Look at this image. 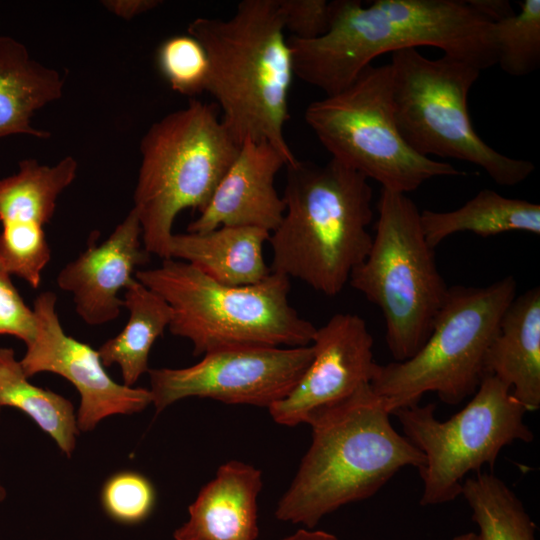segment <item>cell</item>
Masks as SVG:
<instances>
[{"mask_svg": "<svg viewBox=\"0 0 540 540\" xmlns=\"http://www.w3.org/2000/svg\"><path fill=\"white\" fill-rule=\"evenodd\" d=\"M452 540H478V538L476 533L467 532L453 537Z\"/></svg>", "mask_w": 540, "mask_h": 540, "instance_id": "cell-34", "label": "cell"}, {"mask_svg": "<svg viewBox=\"0 0 540 540\" xmlns=\"http://www.w3.org/2000/svg\"><path fill=\"white\" fill-rule=\"evenodd\" d=\"M305 121L333 159L382 189L407 194L435 177L465 175L404 141L394 115L390 64H370L343 90L311 102Z\"/></svg>", "mask_w": 540, "mask_h": 540, "instance_id": "cell-10", "label": "cell"}, {"mask_svg": "<svg viewBox=\"0 0 540 540\" xmlns=\"http://www.w3.org/2000/svg\"><path fill=\"white\" fill-rule=\"evenodd\" d=\"M485 374L507 384L528 411L540 408V288L515 297L488 348Z\"/></svg>", "mask_w": 540, "mask_h": 540, "instance_id": "cell-19", "label": "cell"}, {"mask_svg": "<svg viewBox=\"0 0 540 540\" xmlns=\"http://www.w3.org/2000/svg\"><path fill=\"white\" fill-rule=\"evenodd\" d=\"M390 66L396 124L416 153L477 165L502 186L531 175L532 162L499 153L473 128L467 98L480 76L477 67L444 54L429 59L416 48L393 52Z\"/></svg>", "mask_w": 540, "mask_h": 540, "instance_id": "cell-9", "label": "cell"}, {"mask_svg": "<svg viewBox=\"0 0 540 540\" xmlns=\"http://www.w3.org/2000/svg\"><path fill=\"white\" fill-rule=\"evenodd\" d=\"M160 4L157 0H109L102 1V5L110 12L130 20L137 15L148 12Z\"/></svg>", "mask_w": 540, "mask_h": 540, "instance_id": "cell-32", "label": "cell"}, {"mask_svg": "<svg viewBox=\"0 0 540 540\" xmlns=\"http://www.w3.org/2000/svg\"><path fill=\"white\" fill-rule=\"evenodd\" d=\"M36 322L14 286L11 275L0 268V335H10L28 344L34 337Z\"/></svg>", "mask_w": 540, "mask_h": 540, "instance_id": "cell-30", "label": "cell"}, {"mask_svg": "<svg viewBox=\"0 0 540 540\" xmlns=\"http://www.w3.org/2000/svg\"><path fill=\"white\" fill-rule=\"evenodd\" d=\"M330 4L328 31L315 39L288 37L293 72L307 84L335 94L378 56L433 46L480 71L497 64L493 24L461 0H357Z\"/></svg>", "mask_w": 540, "mask_h": 540, "instance_id": "cell-1", "label": "cell"}, {"mask_svg": "<svg viewBox=\"0 0 540 540\" xmlns=\"http://www.w3.org/2000/svg\"><path fill=\"white\" fill-rule=\"evenodd\" d=\"M124 306L129 311L126 326L97 350L104 367L117 364L123 384L129 387L149 371L148 359L154 342L172 319L169 304L136 278L125 289Z\"/></svg>", "mask_w": 540, "mask_h": 540, "instance_id": "cell-23", "label": "cell"}, {"mask_svg": "<svg viewBox=\"0 0 540 540\" xmlns=\"http://www.w3.org/2000/svg\"><path fill=\"white\" fill-rule=\"evenodd\" d=\"M281 540H339L334 534L323 530L301 528Z\"/></svg>", "mask_w": 540, "mask_h": 540, "instance_id": "cell-33", "label": "cell"}, {"mask_svg": "<svg viewBox=\"0 0 540 540\" xmlns=\"http://www.w3.org/2000/svg\"><path fill=\"white\" fill-rule=\"evenodd\" d=\"M262 485V473L254 466L237 460L222 464L189 506V518L174 539L256 540Z\"/></svg>", "mask_w": 540, "mask_h": 540, "instance_id": "cell-18", "label": "cell"}, {"mask_svg": "<svg viewBox=\"0 0 540 540\" xmlns=\"http://www.w3.org/2000/svg\"><path fill=\"white\" fill-rule=\"evenodd\" d=\"M514 277L490 285L449 287L423 346L411 358L377 364L370 382L387 410L419 404L427 392L456 405L472 396L485 376L488 348L516 297Z\"/></svg>", "mask_w": 540, "mask_h": 540, "instance_id": "cell-7", "label": "cell"}, {"mask_svg": "<svg viewBox=\"0 0 540 540\" xmlns=\"http://www.w3.org/2000/svg\"><path fill=\"white\" fill-rule=\"evenodd\" d=\"M150 260L142 230L132 208L100 244L91 243L57 275V285L72 294L75 310L90 326L117 319L124 302L118 294L135 280L139 266Z\"/></svg>", "mask_w": 540, "mask_h": 540, "instance_id": "cell-16", "label": "cell"}, {"mask_svg": "<svg viewBox=\"0 0 540 540\" xmlns=\"http://www.w3.org/2000/svg\"><path fill=\"white\" fill-rule=\"evenodd\" d=\"M1 406H0V411H1ZM6 490L5 488L3 487V485L0 483V502H2L5 498H6Z\"/></svg>", "mask_w": 540, "mask_h": 540, "instance_id": "cell-35", "label": "cell"}, {"mask_svg": "<svg viewBox=\"0 0 540 540\" xmlns=\"http://www.w3.org/2000/svg\"><path fill=\"white\" fill-rule=\"evenodd\" d=\"M521 10L493 24L497 64L515 77L540 66V0H525Z\"/></svg>", "mask_w": 540, "mask_h": 540, "instance_id": "cell-26", "label": "cell"}, {"mask_svg": "<svg viewBox=\"0 0 540 540\" xmlns=\"http://www.w3.org/2000/svg\"><path fill=\"white\" fill-rule=\"evenodd\" d=\"M285 160L267 141L245 140L233 163L217 185L206 207L188 232H205L220 226H249L274 231L285 203L274 180Z\"/></svg>", "mask_w": 540, "mask_h": 540, "instance_id": "cell-17", "label": "cell"}, {"mask_svg": "<svg viewBox=\"0 0 540 540\" xmlns=\"http://www.w3.org/2000/svg\"><path fill=\"white\" fill-rule=\"evenodd\" d=\"M62 75L31 57L18 40L0 34V138L29 135L47 139L50 132L34 128V113L61 98Z\"/></svg>", "mask_w": 540, "mask_h": 540, "instance_id": "cell-21", "label": "cell"}, {"mask_svg": "<svg viewBox=\"0 0 540 540\" xmlns=\"http://www.w3.org/2000/svg\"><path fill=\"white\" fill-rule=\"evenodd\" d=\"M187 31L207 53L205 92L234 140L267 141L295 164L284 136L293 62L278 0H243L231 17H198Z\"/></svg>", "mask_w": 540, "mask_h": 540, "instance_id": "cell-3", "label": "cell"}, {"mask_svg": "<svg viewBox=\"0 0 540 540\" xmlns=\"http://www.w3.org/2000/svg\"><path fill=\"white\" fill-rule=\"evenodd\" d=\"M72 156L53 166L35 159L19 163L16 173L0 179V268L39 287L51 258L44 226L54 215L59 195L74 181Z\"/></svg>", "mask_w": 540, "mask_h": 540, "instance_id": "cell-14", "label": "cell"}, {"mask_svg": "<svg viewBox=\"0 0 540 540\" xmlns=\"http://www.w3.org/2000/svg\"><path fill=\"white\" fill-rule=\"evenodd\" d=\"M0 406L21 410L70 456L78 427L74 407L65 397L33 385L12 348L0 347Z\"/></svg>", "mask_w": 540, "mask_h": 540, "instance_id": "cell-24", "label": "cell"}, {"mask_svg": "<svg viewBox=\"0 0 540 540\" xmlns=\"http://www.w3.org/2000/svg\"><path fill=\"white\" fill-rule=\"evenodd\" d=\"M239 147L217 105L196 99L151 125L140 143L142 159L133 196L142 243L150 255L170 258L177 215L206 207Z\"/></svg>", "mask_w": 540, "mask_h": 540, "instance_id": "cell-6", "label": "cell"}, {"mask_svg": "<svg viewBox=\"0 0 540 540\" xmlns=\"http://www.w3.org/2000/svg\"><path fill=\"white\" fill-rule=\"evenodd\" d=\"M286 169L285 212L268 239L271 272L336 296L370 250L372 188L333 158L323 165L298 160Z\"/></svg>", "mask_w": 540, "mask_h": 540, "instance_id": "cell-4", "label": "cell"}, {"mask_svg": "<svg viewBox=\"0 0 540 540\" xmlns=\"http://www.w3.org/2000/svg\"><path fill=\"white\" fill-rule=\"evenodd\" d=\"M135 278L171 307L169 331L191 341L195 356L238 347H301L316 327L289 303L290 279L271 272L246 286L221 284L194 265L163 259Z\"/></svg>", "mask_w": 540, "mask_h": 540, "instance_id": "cell-5", "label": "cell"}, {"mask_svg": "<svg viewBox=\"0 0 540 540\" xmlns=\"http://www.w3.org/2000/svg\"><path fill=\"white\" fill-rule=\"evenodd\" d=\"M313 359L291 392L268 408L281 425L306 423L371 382L377 363L373 338L363 318L351 313L333 315L316 328Z\"/></svg>", "mask_w": 540, "mask_h": 540, "instance_id": "cell-15", "label": "cell"}, {"mask_svg": "<svg viewBox=\"0 0 540 540\" xmlns=\"http://www.w3.org/2000/svg\"><path fill=\"white\" fill-rule=\"evenodd\" d=\"M270 232L249 226H220L205 232L172 235L170 258L188 262L213 280L228 286H246L265 279L263 247Z\"/></svg>", "mask_w": 540, "mask_h": 540, "instance_id": "cell-20", "label": "cell"}, {"mask_svg": "<svg viewBox=\"0 0 540 540\" xmlns=\"http://www.w3.org/2000/svg\"><path fill=\"white\" fill-rule=\"evenodd\" d=\"M461 495L478 527V540H536V526L524 505L492 472L464 479Z\"/></svg>", "mask_w": 540, "mask_h": 540, "instance_id": "cell-25", "label": "cell"}, {"mask_svg": "<svg viewBox=\"0 0 540 540\" xmlns=\"http://www.w3.org/2000/svg\"><path fill=\"white\" fill-rule=\"evenodd\" d=\"M278 4L291 36L311 40L328 31L330 4L326 0H278Z\"/></svg>", "mask_w": 540, "mask_h": 540, "instance_id": "cell-29", "label": "cell"}, {"mask_svg": "<svg viewBox=\"0 0 540 540\" xmlns=\"http://www.w3.org/2000/svg\"><path fill=\"white\" fill-rule=\"evenodd\" d=\"M56 301L54 292L45 291L33 303L36 331L20 360L26 376L51 372L71 382L81 397L76 421L83 432L93 430L106 417L138 413L152 404L149 389L114 381L98 351L64 331Z\"/></svg>", "mask_w": 540, "mask_h": 540, "instance_id": "cell-13", "label": "cell"}, {"mask_svg": "<svg viewBox=\"0 0 540 540\" xmlns=\"http://www.w3.org/2000/svg\"><path fill=\"white\" fill-rule=\"evenodd\" d=\"M106 514L122 524H137L149 517L156 501L151 481L135 471H120L109 477L101 490Z\"/></svg>", "mask_w": 540, "mask_h": 540, "instance_id": "cell-28", "label": "cell"}, {"mask_svg": "<svg viewBox=\"0 0 540 540\" xmlns=\"http://www.w3.org/2000/svg\"><path fill=\"white\" fill-rule=\"evenodd\" d=\"M350 285L379 307L394 361L411 358L429 337L449 287L407 194L381 189L376 232Z\"/></svg>", "mask_w": 540, "mask_h": 540, "instance_id": "cell-8", "label": "cell"}, {"mask_svg": "<svg viewBox=\"0 0 540 540\" xmlns=\"http://www.w3.org/2000/svg\"><path fill=\"white\" fill-rule=\"evenodd\" d=\"M301 347H238L204 354L184 368L149 369L152 404L159 413L187 397L269 408L296 386L313 359Z\"/></svg>", "mask_w": 540, "mask_h": 540, "instance_id": "cell-12", "label": "cell"}, {"mask_svg": "<svg viewBox=\"0 0 540 540\" xmlns=\"http://www.w3.org/2000/svg\"><path fill=\"white\" fill-rule=\"evenodd\" d=\"M467 5L491 24L515 14L507 0H467Z\"/></svg>", "mask_w": 540, "mask_h": 540, "instance_id": "cell-31", "label": "cell"}, {"mask_svg": "<svg viewBox=\"0 0 540 540\" xmlns=\"http://www.w3.org/2000/svg\"><path fill=\"white\" fill-rule=\"evenodd\" d=\"M527 410L510 387L485 374L471 400L446 421L435 416V404L396 410L406 439L424 456L419 469L423 482L422 506L453 501L461 495L465 476L493 466L500 451L514 441L531 442L525 424Z\"/></svg>", "mask_w": 540, "mask_h": 540, "instance_id": "cell-11", "label": "cell"}, {"mask_svg": "<svg viewBox=\"0 0 540 540\" xmlns=\"http://www.w3.org/2000/svg\"><path fill=\"white\" fill-rule=\"evenodd\" d=\"M390 415L370 383L315 414L308 422L311 445L276 518L315 528L340 507L373 496L402 468L419 470L423 454L395 430Z\"/></svg>", "mask_w": 540, "mask_h": 540, "instance_id": "cell-2", "label": "cell"}, {"mask_svg": "<svg viewBox=\"0 0 540 540\" xmlns=\"http://www.w3.org/2000/svg\"><path fill=\"white\" fill-rule=\"evenodd\" d=\"M156 61L160 73L174 91L187 96L206 91L209 59L202 44L193 36L167 38L158 47Z\"/></svg>", "mask_w": 540, "mask_h": 540, "instance_id": "cell-27", "label": "cell"}, {"mask_svg": "<svg viewBox=\"0 0 540 540\" xmlns=\"http://www.w3.org/2000/svg\"><path fill=\"white\" fill-rule=\"evenodd\" d=\"M420 222L425 239L432 248L459 232H471L481 237L511 231L539 235L540 205L483 189L458 209L421 211Z\"/></svg>", "mask_w": 540, "mask_h": 540, "instance_id": "cell-22", "label": "cell"}]
</instances>
